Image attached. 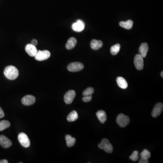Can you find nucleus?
Segmentation results:
<instances>
[{
  "mask_svg": "<svg viewBox=\"0 0 163 163\" xmlns=\"http://www.w3.org/2000/svg\"><path fill=\"white\" fill-rule=\"evenodd\" d=\"M4 74L8 80H13L17 78L19 72L17 68L16 67L10 65L6 67L5 68Z\"/></svg>",
  "mask_w": 163,
  "mask_h": 163,
  "instance_id": "obj_1",
  "label": "nucleus"
},
{
  "mask_svg": "<svg viewBox=\"0 0 163 163\" xmlns=\"http://www.w3.org/2000/svg\"><path fill=\"white\" fill-rule=\"evenodd\" d=\"M99 147L107 153H111L113 151V146L107 139H103L99 144Z\"/></svg>",
  "mask_w": 163,
  "mask_h": 163,
  "instance_id": "obj_2",
  "label": "nucleus"
},
{
  "mask_svg": "<svg viewBox=\"0 0 163 163\" xmlns=\"http://www.w3.org/2000/svg\"><path fill=\"white\" fill-rule=\"evenodd\" d=\"M130 122V118L122 113L119 114L117 117V123L121 127H125Z\"/></svg>",
  "mask_w": 163,
  "mask_h": 163,
  "instance_id": "obj_3",
  "label": "nucleus"
},
{
  "mask_svg": "<svg viewBox=\"0 0 163 163\" xmlns=\"http://www.w3.org/2000/svg\"><path fill=\"white\" fill-rule=\"evenodd\" d=\"M50 53L48 50H45L37 51V54L35 55V59L36 60L39 61L45 60L50 57Z\"/></svg>",
  "mask_w": 163,
  "mask_h": 163,
  "instance_id": "obj_4",
  "label": "nucleus"
},
{
  "mask_svg": "<svg viewBox=\"0 0 163 163\" xmlns=\"http://www.w3.org/2000/svg\"><path fill=\"white\" fill-rule=\"evenodd\" d=\"M18 140L21 144L25 148H28L30 146V142L29 138L25 133H20L18 135Z\"/></svg>",
  "mask_w": 163,
  "mask_h": 163,
  "instance_id": "obj_5",
  "label": "nucleus"
},
{
  "mask_svg": "<svg viewBox=\"0 0 163 163\" xmlns=\"http://www.w3.org/2000/svg\"><path fill=\"white\" fill-rule=\"evenodd\" d=\"M83 68V64L80 62L72 63L69 64L67 67L68 70L71 72H79L81 71Z\"/></svg>",
  "mask_w": 163,
  "mask_h": 163,
  "instance_id": "obj_6",
  "label": "nucleus"
},
{
  "mask_svg": "<svg viewBox=\"0 0 163 163\" xmlns=\"http://www.w3.org/2000/svg\"><path fill=\"white\" fill-rule=\"evenodd\" d=\"M134 64L136 69L142 70L144 68L143 58L140 54H136L134 58Z\"/></svg>",
  "mask_w": 163,
  "mask_h": 163,
  "instance_id": "obj_7",
  "label": "nucleus"
},
{
  "mask_svg": "<svg viewBox=\"0 0 163 163\" xmlns=\"http://www.w3.org/2000/svg\"><path fill=\"white\" fill-rule=\"evenodd\" d=\"M76 96V92L74 90L68 91L65 93L64 96V101L67 104L72 103Z\"/></svg>",
  "mask_w": 163,
  "mask_h": 163,
  "instance_id": "obj_8",
  "label": "nucleus"
},
{
  "mask_svg": "<svg viewBox=\"0 0 163 163\" xmlns=\"http://www.w3.org/2000/svg\"><path fill=\"white\" fill-rule=\"evenodd\" d=\"M163 109V104L162 103H159L156 104L155 106L154 107L153 110H152V117L154 118H157L162 112Z\"/></svg>",
  "mask_w": 163,
  "mask_h": 163,
  "instance_id": "obj_9",
  "label": "nucleus"
},
{
  "mask_svg": "<svg viewBox=\"0 0 163 163\" xmlns=\"http://www.w3.org/2000/svg\"><path fill=\"white\" fill-rule=\"evenodd\" d=\"M72 29L76 32H81L84 29V23L82 20H78L76 22L74 23L72 25Z\"/></svg>",
  "mask_w": 163,
  "mask_h": 163,
  "instance_id": "obj_10",
  "label": "nucleus"
},
{
  "mask_svg": "<svg viewBox=\"0 0 163 163\" xmlns=\"http://www.w3.org/2000/svg\"><path fill=\"white\" fill-rule=\"evenodd\" d=\"M36 102V98L32 95H26L22 99V103L25 106H30Z\"/></svg>",
  "mask_w": 163,
  "mask_h": 163,
  "instance_id": "obj_11",
  "label": "nucleus"
},
{
  "mask_svg": "<svg viewBox=\"0 0 163 163\" xmlns=\"http://www.w3.org/2000/svg\"><path fill=\"white\" fill-rule=\"evenodd\" d=\"M12 142L6 136H0V145L4 148H8L12 146Z\"/></svg>",
  "mask_w": 163,
  "mask_h": 163,
  "instance_id": "obj_12",
  "label": "nucleus"
},
{
  "mask_svg": "<svg viewBox=\"0 0 163 163\" xmlns=\"http://www.w3.org/2000/svg\"><path fill=\"white\" fill-rule=\"evenodd\" d=\"M25 50L28 54L31 57H35L38 51L36 46L31 44H29L26 45Z\"/></svg>",
  "mask_w": 163,
  "mask_h": 163,
  "instance_id": "obj_13",
  "label": "nucleus"
},
{
  "mask_svg": "<svg viewBox=\"0 0 163 163\" xmlns=\"http://www.w3.org/2000/svg\"><path fill=\"white\" fill-rule=\"evenodd\" d=\"M148 50V45L146 43H143L141 44L139 47V54L143 58H145L146 56Z\"/></svg>",
  "mask_w": 163,
  "mask_h": 163,
  "instance_id": "obj_14",
  "label": "nucleus"
},
{
  "mask_svg": "<svg viewBox=\"0 0 163 163\" xmlns=\"http://www.w3.org/2000/svg\"><path fill=\"white\" fill-rule=\"evenodd\" d=\"M117 83L118 86L123 89H126L128 87V83L126 80L122 77H118L117 79Z\"/></svg>",
  "mask_w": 163,
  "mask_h": 163,
  "instance_id": "obj_15",
  "label": "nucleus"
},
{
  "mask_svg": "<svg viewBox=\"0 0 163 163\" xmlns=\"http://www.w3.org/2000/svg\"><path fill=\"white\" fill-rule=\"evenodd\" d=\"M103 45V43L101 41L92 40L90 43L91 47L93 50H98L102 48Z\"/></svg>",
  "mask_w": 163,
  "mask_h": 163,
  "instance_id": "obj_16",
  "label": "nucleus"
},
{
  "mask_svg": "<svg viewBox=\"0 0 163 163\" xmlns=\"http://www.w3.org/2000/svg\"><path fill=\"white\" fill-rule=\"evenodd\" d=\"M77 41L76 38L71 37L69 38L66 45V48L68 50H71L74 48L77 44Z\"/></svg>",
  "mask_w": 163,
  "mask_h": 163,
  "instance_id": "obj_17",
  "label": "nucleus"
},
{
  "mask_svg": "<svg viewBox=\"0 0 163 163\" xmlns=\"http://www.w3.org/2000/svg\"><path fill=\"white\" fill-rule=\"evenodd\" d=\"M96 116L102 123H104L107 121L106 113L104 111L99 110L97 111Z\"/></svg>",
  "mask_w": 163,
  "mask_h": 163,
  "instance_id": "obj_18",
  "label": "nucleus"
},
{
  "mask_svg": "<svg viewBox=\"0 0 163 163\" xmlns=\"http://www.w3.org/2000/svg\"><path fill=\"white\" fill-rule=\"evenodd\" d=\"M133 22L131 20H128L126 21H121L119 23V25L121 27L126 29H131L133 26Z\"/></svg>",
  "mask_w": 163,
  "mask_h": 163,
  "instance_id": "obj_19",
  "label": "nucleus"
},
{
  "mask_svg": "<svg viewBox=\"0 0 163 163\" xmlns=\"http://www.w3.org/2000/svg\"><path fill=\"white\" fill-rule=\"evenodd\" d=\"M65 140L66 141L67 146L69 147L73 146L76 143V139L72 137L71 135H66L65 136Z\"/></svg>",
  "mask_w": 163,
  "mask_h": 163,
  "instance_id": "obj_20",
  "label": "nucleus"
},
{
  "mask_svg": "<svg viewBox=\"0 0 163 163\" xmlns=\"http://www.w3.org/2000/svg\"><path fill=\"white\" fill-rule=\"evenodd\" d=\"M79 118L78 113L76 111H72V112L69 113V115L68 116L67 121L69 122H74L76 121Z\"/></svg>",
  "mask_w": 163,
  "mask_h": 163,
  "instance_id": "obj_21",
  "label": "nucleus"
},
{
  "mask_svg": "<svg viewBox=\"0 0 163 163\" xmlns=\"http://www.w3.org/2000/svg\"><path fill=\"white\" fill-rule=\"evenodd\" d=\"M121 48V46L119 44L115 45L111 47L110 49V52L111 54L113 55H116L119 53Z\"/></svg>",
  "mask_w": 163,
  "mask_h": 163,
  "instance_id": "obj_22",
  "label": "nucleus"
},
{
  "mask_svg": "<svg viewBox=\"0 0 163 163\" xmlns=\"http://www.w3.org/2000/svg\"><path fill=\"white\" fill-rule=\"evenodd\" d=\"M10 124L9 121L3 120L0 122V131H2L10 126Z\"/></svg>",
  "mask_w": 163,
  "mask_h": 163,
  "instance_id": "obj_23",
  "label": "nucleus"
},
{
  "mask_svg": "<svg viewBox=\"0 0 163 163\" xmlns=\"http://www.w3.org/2000/svg\"><path fill=\"white\" fill-rule=\"evenodd\" d=\"M151 156L150 152L147 149H145L143 150L142 152L141 153V158H145V159L148 160Z\"/></svg>",
  "mask_w": 163,
  "mask_h": 163,
  "instance_id": "obj_24",
  "label": "nucleus"
},
{
  "mask_svg": "<svg viewBox=\"0 0 163 163\" xmlns=\"http://www.w3.org/2000/svg\"><path fill=\"white\" fill-rule=\"evenodd\" d=\"M94 91V89L92 87H87L86 89H85V90L83 91V95L84 96H91V95L93 94Z\"/></svg>",
  "mask_w": 163,
  "mask_h": 163,
  "instance_id": "obj_25",
  "label": "nucleus"
},
{
  "mask_svg": "<svg viewBox=\"0 0 163 163\" xmlns=\"http://www.w3.org/2000/svg\"><path fill=\"white\" fill-rule=\"evenodd\" d=\"M138 154H139V152L138 151L135 150L133 152L132 154L130 156V159L132 160L133 161H136L138 160L139 157H138Z\"/></svg>",
  "mask_w": 163,
  "mask_h": 163,
  "instance_id": "obj_26",
  "label": "nucleus"
},
{
  "mask_svg": "<svg viewBox=\"0 0 163 163\" xmlns=\"http://www.w3.org/2000/svg\"><path fill=\"white\" fill-rule=\"evenodd\" d=\"M91 99H92L91 96H86L83 97L82 100L85 103H88L91 101Z\"/></svg>",
  "mask_w": 163,
  "mask_h": 163,
  "instance_id": "obj_27",
  "label": "nucleus"
},
{
  "mask_svg": "<svg viewBox=\"0 0 163 163\" xmlns=\"http://www.w3.org/2000/svg\"><path fill=\"white\" fill-rule=\"evenodd\" d=\"M149 162L148 159H145V158H141L139 161V163H148Z\"/></svg>",
  "mask_w": 163,
  "mask_h": 163,
  "instance_id": "obj_28",
  "label": "nucleus"
},
{
  "mask_svg": "<svg viewBox=\"0 0 163 163\" xmlns=\"http://www.w3.org/2000/svg\"><path fill=\"white\" fill-rule=\"evenodd\" d=\"M5 116L4 112L3 111L2 109L0 107V118H3Z\"/></svg>",
  "mask_w": 163,
  "mask_h": 163,
  "instance_id": "obj_29",
  "label": "nucleus"
},
{
  "mask_svg": "<svg viewBox=\"0 0 163 163\" xmlns=\"http://www.w3.org/2000/svg\"><path fill=\"white\" fill-rule=\"evenodd\" d=\"M31 44L35 46L37 45L38 44V41L36 39H34L31 41Z\"/></svg>",
  "mask_w": 163,
  "mask_h": 163,
  "instance_id": "obj_30",
  "label": "nucleus"
},
{
  "mask_svg": "<svg viewBox=\"0 0 163 163\" xmlns=\"http://www.w3.org/2000/svg\"><path fill=\"white\" fill-rule=\"evenodd\" d=\"M8 161L6 160H2L0 161V163H8Z\"/></svg>",
  "mask_w": 163,
  "mask_h": 163,
  "instance_id": "obj_31",
  "label": "nucleus"
},
{
  "mask_svg": "<svg viewBox=\"0 0 163 163\" xmlns=\"http://www.w3.org/2000/svg\"><path fill=\"white\" fill-rule=\"evenodd\" d=\"M161 76L162 77H163V71H162L161 72Z\"/></svg>",
  "mask_w": 163,
  "mask_h": 163,
  "instance_id": "obj_32",
  "label": "nucleus"
}]
</instances>
